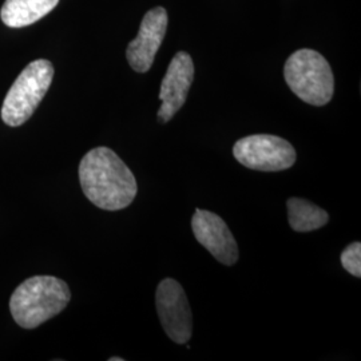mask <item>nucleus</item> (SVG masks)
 Returning a JSON list of instances; mask_svg holds the SVG:
<instances>
[{
    "mask_svg": "<svg viewBox=\"0 0 361 361\" xmlns=\"http://www.w3.org/2000/svg\"><path fill=\"white\" fill-rule=\"evenodd\" d=\"M233 155L243 166L258 171H283L296 162L295 147L284 138L271 134H255L238 140Z\"/></svg>",
    "mask_w": 361,
    "mask_h": 361,
    "instance_id": "39448f33",
    "label": "nucleus"
},
{
    "mask_svg": "<svg viewBox=\"0 0 361 361\" xmlns=\"http://www.w3.org/2000/svg\"><path fill=\"white\" fill-rule=\"evenodd\" d=\"M286 207L289 225L295 232L317 231L329 221V214L324 209L304 198H289Z\"/></svg>",
    "mask_w": 361,
    "mask_h": 361,
    "instance_id": "9b49d317",
    "label": "nucleus"
},
{
    "mask_svg": "<svg viewBox=\"0 0 361 361\" xmlns=\"http://www.w3.org/2000/svg\"><path fill=\"white\" fill-rule=\"evenodd\" d=\"M52 79L54 66L50 61L38 59L27 66L4 98L1 106L3 122L11 128L26 123L50 89Z\"/></svg>",
    "mask_w": 361,
    "mask_h": 361,
    "instance_id": "20e7f679",
    "label": "nucleus"
},
{
    "mask_svg": "<svg viewBox=\"0 0 361 361\" xmlns=\"http://www.w3.org/2000/svg\"><path fill=\"white\" fill-rule=\"evenodd\" d=\"M168 28V13L162 7H155L143 16L140 32L128 46V62L137 73H147L154 63Z\"/></svg>",
    "mask_w": 361,
    "mask_h": 361,
    "instance_id": "1a4fd4ad",
    "label": "nucleus"
},
{
    "mask_svg": "<svg viewBox=\"0 0 361 361\" xmlns=\"http://www.w3.org/2000/svg\"><path fill=\"white\" fill-rule=\"evenodd\" d=\"M71 292L63 280L52 276H34L19 285L10 298L15 323L34 329L65 310Z\"/></svg>",
    "mask_w": 361,
    "mask_h": 361,
    "instance_id": "f03ea898",
    "label": "nucleus"
},
{
    "mask_svg": "<svg viewBox=\"0 0 361 361\" xmlns=\"http://www.w3.org/2000/svg\"><path fill=\"white\" fill-rule=\"evenodd\" d=\"M58 3L59 0H6L0 10V18L6 26L22 28L34 25L51 13Z\"/></svg>",
    "mask_w": 361,
    "mask_h": 361,
    "instance_id": "9d476101",
    "label": "nucleus"
},
{
    "mask_svg": "<svg viewBox=\"0 0 361 361\" xmlns=\"http://www.w3.org/2000/svg\"><path fill=\"white\" fill-rule=\"evenodd\" d=\"M341 265L352 276L361 277V244L352 243L341 253Z\"/></svg>",
    "mask_w": 361,
    "mask_h": 361,
    "instance_id": "f8f14e48",
    "label": "nucleus"
},
{
    "mask_svg": "<svg viewBox=\"0 0 361 361\" xmlns=\"http://www.w3.org/2000/svg\"><path fill=\"white\" fill-rule=\"evenodd\" d=\"M193 79L192 56L188 52H177L161 83L159 99L162 104L158 110V121L161 123H166L180 111V107L186 102Z\"/></svg>",
    "mask_w": 361,
    "mask_h": 361,
    "instance_id": "6e6552de",
    "label": "nucleus"
},
{
    "mask_svg": "<svg viewBox=\"0 0 361 361\" xmlns=\"http://www.w3.org/2000/svg\"><path fill=\"white\" fill-rule=\"evenodd\" d=\"M284 77L289 89L297 97L312 104H329L335 92V78L328 61L322 54L310 49L293 52L284 67Z\"/></svg>",
    "mask_w": 361,
    "mask_h": 361,
    "instance_id": "7ed1b4c3",
    "label": "nucleus"
},
{
    "mask_svg": "<svg viewBox=\"0 0 361 361\" xmlns=\"http://www.w3.org/2000/svg\"><path fill=\"white\" fill-rule=\"evenodd\" d=\"M195 240L204 246L219 262L232 267L240 257L235 238L226 222L217 214L197 209L192 219Z\"/></svg>",
    "mask_w": 361,
    "mask_h": 361,
    "instance_id": "0eeeda50",
    "label": "nucleus"
},
{
    "mask_svg": "<svg viewBox=\"0 0 361 361\" xmlns=\"http://www.w3.org/2000/svg\"><path fill=\"white\" fill-rule=\"evenodd\" d=\"M110 361H123L122 357H110Z\"/></svg>",
    "mask_w": 361,
    "mask_h": 361,
    "instance_id": "ddd939ff",
    "label": "nucleus"
},
{
    "mask_svg": "<svg viewBox=\"0 0 361 361\" xmlns=\"http://www.w3.org/2000/svg\"><path fill=\"white\" fill-rule=\"evenodd\" d=\"M155 305L169 338L186 344L193 334V314L182 285L173 279L162 280L157 286Z\"/></svg>",
    "mask_w": 361,
    "mask_h": 361,
    "instance_id": "423d86ee",
    "label": "nucleus"
},
{
    "mask_svg": "<svg viewBox=\"0 0 361 361\" xmlns=\"http://www.w3.org/2000/svg\"><path fill=\"white\" fill-rule=\"evenodd\" d=\"M79 180L87 200L104 210L129 207L138 185L128 165L109 147H95L79 164Z\"/></svg>",
    "mask_w": 361,
    "mask_h": 361,
    "instance_id": "f257e3e1",
    "label": "nucleus"
}]
</instances>
